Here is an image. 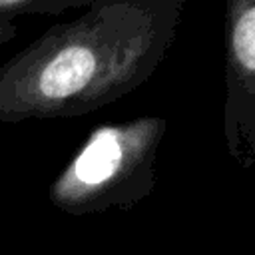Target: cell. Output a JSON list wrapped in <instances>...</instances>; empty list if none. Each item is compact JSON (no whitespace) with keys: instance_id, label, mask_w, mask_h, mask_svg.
<instances>
[{"instance_id":"obj_1","label":"cell","mask_w":255,"mask_h":255,"mask_svg":"<svg viewBox=\"0 0 255 255\" xmlns=\"http://www.w3.org/2000/svg\"><path fill=\"white\" fill-rule=\"evenodd\" d=\"M187 0H94L0 64V124L92 114L143 86Z\"/></svg>"},{"instance_id":"obj_2","label":"cell","mask_w":255,"mask_h":255,"mask_svg":"<svg viewBox=\"0 0 255 255\" xmlns=\"http://www.w3.org/2000/svg\"><path fill=\"white\" fill-rule=\"evenodd\" d=\"M165 129L163 116L94 126L52 183V201L62 209L86 211L133 201L147 193Z\"/></svg>"},{"instance_id":"obj_3","label":"cell","mask_w":255,"mask_h":255,"mask_svg":"<svg viewBox=\"0 0 255 255\" xmlns=\"http://www.w3.org/2000/svg\"><path fill=\"white\" fill-rule=\"evenodd\" d=\"M223 137L229 153L249 165L255 155V0H225Z\"/></svg>"},{"instance_id":"obj_4","label":"cell","mask_w":255,"mask_h":255,"mask_svg":"<svg viewBox=\"0 0 255 255\" xmlns=\"http://www.w3.org/2000/svg\"><path fill=\"white\" fill-rule=\"evenodd\" d=\"M94 0H0V20L16 16H60L66 10L88 8Z\"/></svg>"},{"instance_id":"obj_5","label":"cell","mask_w":255,"mask_h":255,"mask_svg":"<svg viewBox=\"0 0 255 255\" xmlns=\"http://www.w3.org/2000/svg\"><path fill=\"white\" fill-rule=\"evenodd\" d=\"M18 34V26L14 22H8V20H0V46L8 44L10 40H14Z\"/></svg>"}]
</instances>
